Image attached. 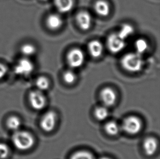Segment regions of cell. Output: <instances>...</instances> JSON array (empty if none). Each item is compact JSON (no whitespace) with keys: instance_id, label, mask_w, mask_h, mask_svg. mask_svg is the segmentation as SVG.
<instances>
[{"instance_id":"16","label":"cell","mask_w":160,"mask_h":159,"mask_svg":"<svg viewBox=\"0 0 160 159\" xmlns=\"http://www.w3.org/2000/svg\"><path fill=\"white\" fill-rule=\"evenodd\" d=\"M133 27L130 24H125L122 25L117 34L119 35V37H121L122 39L126 41V39H128V37L133 35Z\"/></svg>"},{"instance_id":"1","label":"cell","mask_w":160,"mask_h":159,"mask_svg":"<svg viewBox=\"0 0 160 159\" xmlns=\"http://www.w3.org/2000/svg\"><path fill=\"white\" fill-rule=\"evenodd\" d=\"M121 65L126 71L136 73L143 69L144 60L142 55L136 52H130L126 54L122 57Z\"/></svg>"},{"instance_id":"5","label":"cell","mask_w":160,"mask_h":159,"mask_svg":"<svg viewBox=\"0 0 160 159\" xmlns=\"http://www.w3.org/2000/svg\"><path fill=\"white\" fill-rule=\"evenodd\" d=\"M122 127L126 133L133 135L141 131L142 128V123L137 117L131 116L125 119Z\"/></svg>"},{"instance_id":"20","label":"cell","mask_w":160,"mask_h":159,"mask_svg":"<svg viewBox=\"0 0 160 159\" xmlns=\"http://www.w3.org/2000/svg\"><path fill=\"white\" fill-rule=\"evenodd\" d=\"M105 130L108 135L115 136L119 133L120 128L117 123L110 121L107 123L105 125Z\"/></svg>"},{"instance_id":"26","label":"cell","mask_w":160,"mask_h":159,"mask_svg":"<svg viewBox=\"0 0 160 159\" xmlns=\"http://www.w3.org/2000/svg\"><path fill=\"white\" fill-rule=\"evenodd\" d=\"M8 72V68L6 65L0 63V80L2 79L6 75Z\"/></svg>"},{"instance_id":"15","label":"cell","mask_w":160,"mask_h":159,"mask_svg":"<svg viewBox=\"0 0 160 159\" xmlns=\"http://www.w3.org/2000/svg\"><path fill=\"white\" fill-rule=\"evenodd\" d=\"M158 147L157 140L153 137H148L144 141L143 148L145 154L148 156L154 155Z\"/></svg>"},{"instance_id":"7","label":"cell","mask_w":160,"mask_h":159,"mask_svg":"<svg viewBox=\"0 0 160 159\" xmlns=\"http://www.w3.org/2000/svg\"><path fill=\"white\" fill-rule=\"evenodd\" d=\"M29 101L31 105L35 110H42L46 105V97L42 91L33 90L29 94Z\"/></svg>"},{"instance_id":"12","label":"cell","mask_w":160,"mask_h":159,"mask_svg":"<svg viewBox=\"0 0 160 159\" xmlns=\"http://www.w3.org/2000/svg\"><path fill=\"white\" fill-rule=\"evenodd\" d=\"M46 22V25L49 30L57 31L62 26L63 20L60 15L52 14L47 17Z\"/></svg>"},{"instance_id":"24","label":"cell","mask_w":160,"mask_h":159,"mask_svg":"<svg viewBox=\"0 0 160 159\" xmlns=\"http://www.w3.org/2000/svg\"><path fill=\"white\" fill-rule=\"evenodd\" d=\"M70 159H93L91 153L87 151H79L72 155Z\"/></svg>"},{"instance_id":"21","label":"cell","mask_w":160,"mask_h":159,"mask_svg":"<svg viewBox=\"0 0 160 159\" xmlns=\"http://www.w3.org/2000/svg\"><path fill=\"white\" fill-rule=\"evenodd\" d=\"M36 85L38 90L44 91L47 90L50 86V82L48 78L44 76H40L37 79L36 81Z\"/></svg>"},{"instance_id":"4","label":"cell","mask_w":160,"mask_h":159,"mask_svg":"<svg viewBox=\"0 0 160 159\" xmlns=\"http://www.w3.org/2000/svg\"><path fill=\"white\" fill-rule=\"evenodd\" d=\"M35 69L33 63L27 57L18 60L14 68V73L17 75L28 76L32 73Z\"/></svg>"},{"instance_id":"17","label":"cell","mask_w":160,"mask_h":159,"mask_svg":"<svg viewBox=\"0 0 160 159\" xmlns=\"http://www.w3.org/2000/svg\"><path fill=\"white\" fill-rule=\"evenodd\" d=\"M20 51L25 57L32 56L36 53L37 49L35 45L30 43H26L22 45Z\"/></svg>"},{"instance_id":"23","label":"cell","mask_w":160,"mask_h":159,"mask_svg":"<svg viewBox=\"0 0 160 159\" xmlns=\"http://www.w3.org/2000/svg\"><path fill=\"white\" fill-rule=\"evenodd\" d=\"M63 79L66 84H71L76 81L77 77L74 72L71 70H67L63 73Z\"/></svg>"},{"instance_id":"25","label":"cell","mask_w":160,"mask_h":159,"mask_svg":"<svg viewBox=\"0 0 160 159\" xmlns=\"http://www.w3.org/2000/svg\"><path fill=\"white\" fill-rule=\"evenodd\" d=\"M9 154V149L5 143H0V159H6Z\"/></svg>"},{"instance_id":"2","label":"cell","mask_w":160,"mask_h":159,"mask_svg":"<svg viewBox=\"0 0 160 159\" xmlns=\"http://www.w3.org/2000/svg\"><path fill=\"white\" fill-rule=\"evenodd\" d=\"M14 146L20 151H27L31 148L35 143L33 136L28 131H15L12 137Z\"/></svg>"},{"instance_id":"11","label":"cell","mask_w":160,"mask_h":159,"mask_svg":"<svg viewBox=\"0 0 160 159\" xmlns=\"http://www.w3.org/2000/svg\"><path fill=\"white\" fill-rule=\"evenodd\" d=\"M88 51L93 58H100L103 52V46L102 43L98 40H93L89 42L88 45Z\"/></svg>"},{"instance_id":"18","label":"cell","mask_w":160,"mask_h":159,"mask_svg":"<svg viewBox=\"0 0 160 159\" xmlns=\"http://www.w3.org/2000/svg\"><path fill=\"white\" fill-rule=\"evenodd\" d=\"M7 125L12 131H18L22 126V122L17 117L12 116L8 119Z\"/></svg>"},{"instance_id":"8","label":"cell","mask_w":160,"mask_h":159,"mask_svg":"<svg viewBox=\"0 0 160 159\" xmlns=\"http://www.w3.org/2000/svg\"><path fill=\"white\" fill-rule=\"evenodd\" d=\"M56 114L53 111H49L44 115L40 123L41 127L46 132H51L56 125Z\"/></svg>"},{"instance_id":"3","label":"cell","mask_w":160,"mask_h":159,"mask_svg":"<svg viewBox=\"0 0 160 159\" xmlns=\"http://www.w3.org/2000/svg\"><path fill=\"white\" fill-rule=\"evenodd\" d=\"M85 55L82 50L78 48L72 49L67 55V62L72 69H77L82 67L84 63Z\"/></svg>"},{"instance_id":"10","label":"cell","mask_w":160,"mask_h":159,"mask_svg":"<svg viewBox=\"0 0 160 159\" xmlns=\"http://www.w3.org/2000/svg\"><path fill=\"white\" fill-rule=\"evenodd\" d=\"M100 97L104 105L108 107L114 105L117 100L116 93L110 87L103 89L100 93Z\"/></svg>"},{"instance_id":"6","label":"cell","mask_w":160,"mask_h":159,"mask_svg":"<svg viewBox=\"0 0 160 159\" xmlns=\"http://www.w3.org/2000/svg\"><path fill=\"white\" fill-rule=\"evenodd\" d=\"M108 49L112 54H118L126 47V41L117 33H112L109 36L107 39Z\"/></svg>"},{"instance_id":"28","label":"cell","mask_w":160,"mask_h":159,"mask_svg":"<svg viewBox=\"0 0 160 159\" xmlns=\"http://www.w3.org/2000/svg\"><path fill=\"white\" fill-rule=\"evenodd\" d=\"M41 1H47L48 0H41Z\"/></svg>"},{"instance_id":"14","label":"cell","mask_w":160,"mask_h":159,"mask_svg":"<svg viewBox=\"0 0 160 159\" xmlns=\"http://www.w3.org/2000/svg\"><path fill=\"white\" fill-rule=\"evenodd\" d=\"M58 11L62 13L69 12L74 6V0H54Z\"/></svg>"},{"instance_id":"27","label":"cell","mask_w":160,"mask_h":159,"mask_svg":"<svg viewBox=\"0 0 160 159\" xmlns=\"http://www.w3.org/2000/svg\"><path fill=\"white\" fill-rule=\"evenodd\" d=\"M100 159H112L109 158V157H101Z\"/></svg>"},{"instance_id":"22","label":"cell","mask_w":160,"mask_h":159,"mask_svg":"<svg viewBox=\"0 0 160 159\" xmlns=\"http://www.w3.org/2000/svg\"><path fill=\"white\" fill-rule=\"evenodd\" d=\"M95 116L96 119L98 120L102 121L106 120L109 116L108 110L106 107H98L95 110Z\"/></svg>"},{"instance_id":"9","label":"cell","mask_w":160,"mask_h":159,"mask_svg":"<svg viewBox=\"0 0 160 159\" xmlns=\"http://www.w3.org/2000/svg\"><path fill=\"white\" fill-rule=\"evenodd\" d=\"M78 27L82 31L89 30L92 24V17L88 12L82 11L78 13L76 17Z\"/></svg>"},{"instance_id":"13","label":"cell","mask_w":160,"mask_h":159,"mask_svg":"<svg viewBox=\"0 0 160 159\" xmlns=\"http://www.w3.org/2000/svg\"><path fill=\"white\" fill-rule=\"evenodd\" d=\"M94 10L100 17H106L110 14V5L104 0H98L94 4Z\"/></svg>"},{"instance_id":"19","label":"cell","mask_w":160,"mask_h":159,"mask_svg":"<svg viewBox=\"0 0 160 159\" xmlns=\"http://www.w3.org/2000/svg\"><path fill=\"white\" fill-rule=\"evenodd\" d=\"M134 47L136 50V52L142 55V54L147 51L149 45L146 40L143 38H139L135 41Z\"/></svg>"}]
</instances>
